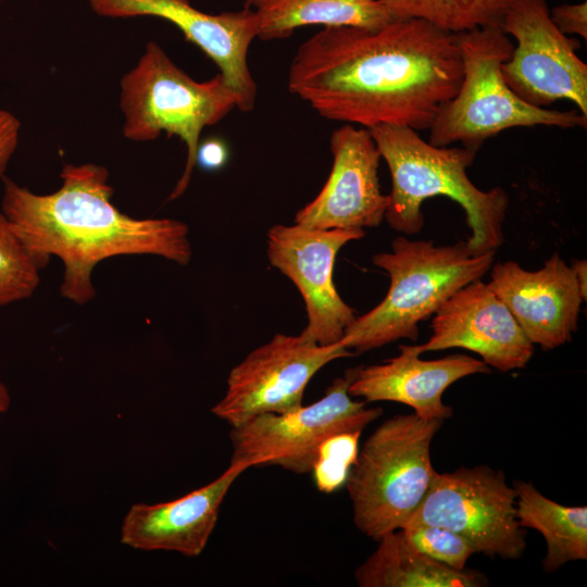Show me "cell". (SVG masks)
Masks as SVG:
<instances>
[{
  "instance_id": "obj_1",
  "label": "cell",
  "mask_w": 587,
  "mask_h": 587,
  "mask_svg": "<svg viewBox=\"0 0 587 587\" xmlns=\"http://www.w3.org/2000/svg\"><path fill=\"white\" fill-rule=\"evenodd\" d=\"M461 79L455 35L407 18L377 29L323 27L298 48L288 88L327 120L420 132L429 129Z\"/></svg>"
},
{
  "instance_id": "obj_2",
  "label": "cell",
  "mask_w": 587,
  "mask_h": 587,
  "mask_svg": "<svg viewBox=\"0 0 587 587\" xmlns=\"http://www.w3.org/2000/svg\"><path fill=\"white\" fill-rule=\"evenodd\" d=\"M60 188L39 195L3 179L1 212L38 263L63 264L60 294L84 305L96 297L92 273L118 255H157L187 265L192 255L189 227L174 218H135L113 203L109 170L96 163L63 166Z\"/></svg>"
},
{
  "instance_id": "obj_3",
  "label": "cell",
  "mask_w": 587,
  "mask_h": 587,
  "mask_svg": "<svg viewBox=\"0 0 587 587\" xmlns=\"http://www.w3.org/2000/svg\"><path fill=\"white\" fill-rule=\"evenodd\" d=\"M369 130L391 176L385 213L391 228L404 235L419 234L424 227L423 202L442 196L463 208L471 229L466 240L471 252L497 251L504 241L509 196L501 187L482 190L472 183L466 170L478 151L434 146L408 126L383 124Z\"/></svg>"
},
{
  "instance_id": "obj_4",
  "label": "cell",
  "mask_w": 587,
  "mask_h": 587,
  "mask_svg": "<svg viewBox=\"0 0 587 587\" xmlns=\"http://www.w3.org/2000/svg\"><path fill=\"white\" fill-rule=\"evenodd\" d=\"M496 252L473 254L466 241L436 246L432 240L398 236L391 251L372 258L390 279L385 298L357 316L340 342L355 354L402 338L415 341L419 324L460 288L480 279L491 268Z\"/></svg>"
},
{
  "instance_id": "obj_5",
  "label": "cell",
  "mask_w": 587,
  "mask_h": 587,
  "mask_svg": "<svg viewBox=\"0 0 587 587\" xmlns=\"http://www.w3.org/2000/svg\"><path fill=\"white\" fill-rule=\"evenodd\" d=\"M120 89L126 139L151 141L164 133L185 143V167L168 200L179 198L197 164L202 130L237 108L235 93L220 73L209 80H195L154 41L146 45L136 65L123 75Z\"/></svg>"
},
{
  "instance_id": "obj_6",
  "label": "cell",
  "mask_w": 587,
  "mask_h": 587,
  "mask_svg": "<svg viewBox=\"0 0 587 587\" xmlns=\"http://www.w3.org/2000/svg\"><path fill=\"white\" fill-rule=\"evenodd\" d=\"M462 79L455 95L439 110L429 127L434 146L460 143L476 151L499 133L515 127H586L577 109L560 111L532 105L507 85L501 66L513 43L500 27L477 28L455 35Z\"/></svg>"
},
{
  "instance_id": "obj_7",
  "label": "cell",
  "mask_w": 587,
  "mask_h": 587,
  "mask_svg": "<svg viewBox=\"0 0 587 587\" xmlns=\"http://www.w3.org/2000/svg\"><path fill=\"white\" fill-rule=\"evenodd\" d=\"M441 424L414 412L398 414L367 437L345 483L361 533L377 541L402 528L419 508L436 473L430 444Z\"/></svg>"
},
{
  "instance_id": "obj_8",
  "label": "cell",
  "mask_w": 587,
  "mask_h": 587,
  "mask_svg": "<svg viewBox=\"0 0 587 587\" xmlns=\"http://www.w3.org/2000/svg\"><path fill=\"white\" fill-rule=\"evenodd\" d=\"M357 367L346 371L309 405L282 414H262L232 427L229 465H277L297 474L311 473L324 445L332 438L362 430L379 415L348 392Z\"/></svg>"
},
{
  "instance_id": "obj_9",
  "label": "cell",
  "mask_w": 587,
  "mask_h": 587,
  "mask_svg": "<svg viewBox=\"0 0 587 587\" xmlns=\"http://www.w3.org/2000/svg\"><path fill=\"white\" fill-rule=\"evenodd\" d=\"M436 525L462 535L487 557L513 560L526 548L516 515V489L488 465L435 473L421 504L403 525Z\"/></svg>"
},
{
  "instance_id": "obj_10",
  "label": "cell",
  "mask_w": 587,
  "mask_h": 587,
  "mask_svg": "<svg viewBox=\"0 0 587 587\" xmlns=\"http://www.w3.org/2000/svg\"><path fill=\"white\" fill-rule=\"evenodd\" d=\"M500 28L516 40L501 66L511 90L538 108L571 101L587 116V64L577 55L580 45L557 28L547 0H516Z\"/></svg>"
},
{
  "instance_id": "obj_11",
  "label": "cell",
  "mask_w": 587,
  "mask_h": 587,
  "mask_svg": "<svg viewBox=\"0 0 587 587\" xmlns=\"http://www.w3.org/2000/svg\"><path fill=\"white\" fill-rule=\"evenodd\" d=\"M352 355L340 341L322 346L301 335L276 334L232 369L226 392L211 412L234 427L258 415L296 411L322 367Z\"/></svg>"
},
{
  "instance_id": "obj_12",
  "label": "cell",
  "mask_w": 587,
  "mask_h": 587,
  "mask_svg": "<svg viewBox=\"0 0 587 587\" xmlns=\"http://www.w3.org/2000/svg\"><path fill=\"white\" fill-rule=\"evenodd\" d=\"M364 234V229H320L296 223L268 229L270 264L296 285L305 304L308 324L300 333L304 339L322 346L337 344L357 317L339 296L333 270L339 250Z\"/></svg>"
},
{
  "instance_id": "obj_13",
  "label": "cell",
  "mask_w": 587,
  "mask_h": 587,
  "mask_svg": "<svg viewBox=\"0 0 587 587\" xmlns=\"http://www.w3.org/2000/svg\"><path fill=\"white\" fill-rule=\"evenodd\" d=\"M104 17H160L174 24L218 67L237 98V109H253L258 87L248 65V51L258 38V18L251 8L217 14L196 9L190 0H87Z\"/></svg>"
},
{
  "instance_id": "obj_14",
  "label": "cell",
  "mask_w": 587,
  "mask_h": 587,
  "mask_svg": "<svg viewBox=\"0 0 587 587\" xmlns=\"http://www.w3.org/2000/svg\"><path fill=\"white\" fill-rule=\"evenodd\" d=\"M333 166L317 196L295 216V223L320 229L377 227L385 218L388 195L380 190L382 159L367 128L345 124L330 136Z\"/></svg>"
},
{
  "instance_id": "obj_15",
  "label": "cell",
  "mask_w": 587,
  "mask_h": 587,
  "mask_svg": "<svg viewBox=\"0 0 587 587\" xmlns=\"http://www.w3.org/2000/svg\"><path fill=\"white\" fill-rule=\"evenodd\" d=\"M432 332L426 342L409 349L421 355L462 348L500 372L525 367L535 351L504 302L480 279L460 288L437 310Z\"/></svg>"
},
{
  "instance_id": "obj_16",
  "label": "cell",
  "mask_w": 587,
  "mask_h": 587,
  "mask_svg": "<svg viewBox=\"0 0 587 587\" xmlns=\"http://www.w3.org/2000/svg\"><path fill=\"white\" fill-rule=\"evenodd\" d=\"M489 287L508 307L535 346L551 350L571 341L586 301L576 273L558 252L537 271L514 261L491 266Z\"/></svg>"
},
{
  "instance_id": "obj_17",
  "label": "cell",
  "mask_w": 587,
  "mask_h": 587,
  "mask_svg": "<svg viewBox=\"0 0 587 587\" xmlns=\"http://www.w3.org/2000/svg\"><path fill=\"white\" fill-rule=\"evenodd\" d=\"M490 372L483 360L466 354L422 360L408 345H400L398 355L357 367L348 392L366 402L403 403L424 420L444 421L453 414L442 401L446 389L463 377Z\"/></svg>"
},
{
  "instance_id": "obj_18",
  "label": "cell",
  "mask_w": 587,
  "mask_h": 587,
  "mask_svg": "<svg viewBox=\"0 0 587 587\" xmlns=\"http://www.w3.org/2000/svg\"><path fill=\"white\" fill-rule=\"evenodd\" d=\"M249 467L229 465L205 486L155 504L136 503L126 513L121 542L145 551L164 550L185 557L202 553L213 533L222 502L237 477Z\"/></svg>"
},
{
  "instance_id": "obj_19",
  "label": "cell",
  "mask_w": 587,
  "mask_h": 587,
  "mask_svg": "<svg viewBox=\"0 0 587 587\" xmlns=\"http://www.w3.org/2000/svg\"><path fill=\"white\" fill-rule=\"evenodd\" d=\"M376 550L355 570L360 587H480L478 573L452 570L423 553L402 529L382 536Z\"/></svg>"
},
{
  "instance_id": "obj_20",
  "label": "cell",
  "mask_w": 587,
  "mask_h": 587,
  "mask_svg": "<svg viewBox=\"0 0 587 587\" xmlns=\"http://www.w3.org/2000/svg\"><path fill=\"white\" fill-rule=\"evenodd\" d=\"M258 18V38L284 39L307 25L377 29L394 21L380 0H246Z\"/></svg>"
},
{
  "instance_id": "obj_21",
  "label": "cell",
  "mask_w": 587,
  "mask_h": 587,
  "mask_svg": "<svg viewBox=\"0 0 587 587\" xmlns=\"http://www.w3.org/2000/svg\"><path fill=\"white\" fill-rule=\"evenodd\" d=\"M516 515L524 528L539 532L546 541L544 570L551 573L570 561L587 559V507H567L528 482H516Z\"/></svg>"
},
{
  "instance_id": "obj_22",
  "label": "cell",
  "mask_w": 587,
  "mask_h": 587,
  "mask_svg": "<svg viewBox=\"0 0 587 587\" xmlns=\"http://www.w3.org/2000/svg\"><path fill=\"white\" fill-rule=\"evenodd\" d=\"M394 20L416 18L457 35L500 27L516 0H380Z\"/></svg>"
},
{
  "instance_id": "obj_23",
  "label": "cell",
  "mask_w": 587,
  "mask_h": 587,
  "mask_svg": "<svg viewBox=\"0 0 587 587\" xmlns=\"http://www.w3.org/2000/svg\"><path fill=\"white\" fill-rule=\"evenodd\" d=\"M40 266L0 212V307L28 299L40 284Z\"/></svg>"
},
{
  "instance_id": "obj_24",
  "label": "cell",
  "mask_w": 587,
  "mask_h": 587,
  "mask_svg": "<svg viewBox=\"0 0 587 587\" xmlns=\"http://www.w3.org/2000/svg\"><path fill=\"white\" fill-rule=\"evenodd\" d=\"M409 541L430 559L455 571L464 570L475 549L462 535L436 525L400 528Z\"/></svg>"
},
{
  "instance_id": "obj_25",
  "label": "cell",
  "mask_w": 587,
  "mask_h": 587,
  "mask_svg": "<svg viewBox=\"0 0 587 587\" xmlns=\"http://www.w3.org/2000/svg\"><path fill=\"white\" fill-rule=\"evenodd\" d=\"M360 434H342L324 445L312 471L319 489L332 492L345 485L349 470L358 455Z\"/></svg>"
},
{
  "instance_id": "obj_26",
  "label": "cell",
  "mask_w": 587,
  "mask_h": 587,
  "mask_svg": "<svg viewBox=\"0 0 587 587\" xmlns=\"http://www.w3.org/2000/svg\"><path fill=\"white\" fill-rule=\"evenodd\" d=\"M550 18L561 33L587 39L586 1L554 5L550 10Z\"/></svg>"
},
{
  "instance_id": "obj_27",
  "label": "cell",
  "mask_w": 587,
  "mask_h": 587,
  "mask_svg": "<svg viewBox=\"0 0 587 587\" xmlns=\"http://www.w3.org/2000/svg\"><path fill=\"white\" fill-rule=\"evenodd\" d=\"M21 123L14 114L0 109V178L14 154L20 139Z\"/></svg>"
},
{
  "instance_id": "obj_28",
  "label": "cell",
  "mask_w": 587,
  "mask_h": 587,
  "mask_svg": "<svg viewBox=\"0 0 587 587\" xmlns=\"http://www.w3.org/2000/svg\"><path fill=\"white\" fill-rule=\"evenodd\" d=\"M226 149L217 140H209L202 145L199 143L197 151V164L205 170H216L226 161Z\"/></svg>"
},
{
  "instance_id": "obj_29",
  "label": "cell",
  "mask_w": 587,
  "mask_h": 587,
  "mask_svg": "<svg viewBox=\"0 0 587 587\" xmlns=\"http://www.w3.org/2000/svg\"><path fill=\"white\" fill-rule=\"evenodd\" d=\"M574 268L583 294L587 297V262L586 260L574 259L571 262Z\"/></svg>"
},
{
  "instance_id": "obj_30",
  "label": "cell",
  "mask_w": 587,
  "mask_h": 587,
  "mask_svg": "<svg viewBox=\"0 0 587 587\" xmlns=\"http://www.w3.org/2000/svg\"><path fill=\"white\" fill-rule=\"evenodd\" d=\"M10 402L11 397L9 390L5 385L0 382V413H3L9 409Z\"/></svg>"
}]
</instances>
